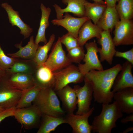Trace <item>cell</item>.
I'll return each mask as SVG.
<instances>
[{"instance_id": "f35d334b", "label": "cell", "mask_w": 133, "mask_h": 133, "mask_svg": "<svg viewBox=\"0 0 133 133\" xmlns=\"http://www.w3.org/2000/svg\"><path fill=\"white\" fill-rule=\"evenodd\" d=\"M5 75V71L0 68V79L3 77Z\"/></svg>"}, {"instance_id": "5bb4252c", "label": "cell", "mask_w": 133, "mask_h": 133, "mask_svg": "<svg viewBox=\"0 0 133 133\" xmlns=\"http://www.w3.org/2000/svg\"><path fill=\"white\" fill-rule=\"evenodd\" d=\"M133 65L127 61L123 63L112 87V90L114 93L125 88H133Z\"/></svg>"}, {"instance_id": "d590c367", "label": "cell", "mask_w": 133, "mask_h": 133, "mask_svg": "<svg viewBox=\"0 0 133 133\" xmlns=\"http://www.w3.org/2000/svg\"><path fill=\"white\" fill-rule=\"evenodd\" d=\"M129 121L132 123H133V113L129 114L128 116L120 120V122L123 124L127 123Z\"/></svg>"}, {"instance_id": "9c48e42d", "label": "cell", "mask_w": 133, "mask_h": 133, "mask_svg": "<svg viewBox=\"0 0 133 133\" xmlns=\"http://www.w3.org/2000/svg\"><path fill=\"white\" fill-rule=\"evenodd\" d=\"M113 39L115 46L133 44V21L120 20L115 26Z\"/></svg>"}, {"instance_id": "cb8c5ba5", "label": "cell", "mask_w": 133, "mask_h": 133, "mask_svg": "<svg viewBox=\"0 0 133 133\" xmlns=\"http://www.w3.org/2000/svg\"><path fill=\"white\" fill-rule=\"evenodd\" d=\"M40 9L41 16L40 25L34 41V43L37 45L40 42L45 44L48 42L46 37L45 31L49 25V18L51 11L50 8H46L43 3L41 4Z\"/></svg>"}, {"instance_id": "f546056e", "label": "cell", "mask_w": 133, "mask_h": 133, "mask_svg": "<svg viewBox=\"0 0 133 133\" xmlns=\"http://www.w3.org/2000/svg\"><path fill=\"white\" fill-rule=\"evenodd\" d=\"M115 7L120 20H131L133 17V0H119Z\"/></svg>"}, {"instance_id": "74e56055", "label": "cell", "mask_w": 133, "mask_h": 133, "mask_svg": "<svg viewBox=\"0 0 133 133\" xmlns=\"http://www.w3.org/2000/svg\"><path fill=\"white\" fill-rule=\"evenodd\" d=\"M133 130V126L129 127L123 131L122 132L120 133H127Z\"/></svg>"}, {"instance_id": "2e32d148", "label": "cell", "mask_w": 133, "mask_h": 133, "mask_svg": "<svg viewBox=\"0 0 133 133\" xmlns=\"http://www.w3.org/2000/svg\"><path fill=\"white\" fill-rule=\"evenodd\" d=\"M36 85L42 88L54 87L55 79L53 72L43 65L37 66L33 74Z\"/></svg>"}, {"instance_id": "44dd1931", "label": "cell", "mask_w": 133, "mask_h": 133, "mask_svg": "<svg viewBox=\"0 0 133 133\" xmlns=\"http://www.w3.org/2000/svg\"><path fill=\"white\" fill-rule=\"evenodd\" d=\"M58 96L68 113H73L76 109L77 100L75 90L68 85L57 91Z\"/></svg>"}, {"instance_id": "8d00e7d4", "label": "cell", "mask_w": 133, "mask_h": 133, "mask_svg": "<svg viewBox=\"0 0 133 133\" xmlns=\"http://www.w3.org/2000/svg\"><path fill=\"white\" fill-rule=\"evenodd\" d=\"M106 3L107 6L110 7H114L115 6L116 3L118 2L119 0H103Z\"/></svg>"}, {"instance_id": "6da1fadb", "label": "cell", "mask_w": 133, "mask_h": 133, "mask_svg": "<svg viewBox=\"0 0 133 133\" xmlns=\"http://www.w3.org/2000/svg\"><path fill=\"white\" fill-rule=\"evenodd\" d=\"M121 67L118 64L105 70H92L85 75L84 80L91 85L95 101L100 104L109 103L112 101L114 94L112 87Z\"/></svg>"}, {"instance_id": "e0dca14e", "label": "cell", "mask_w": 133, "mask_h": 133, "mask_svg": "<svg viewBox=\"0 0 133 133\" xmlns=\"http://www.w3.org/2000/svg\"><path fill=\"white\" fill-rule=\"evenodd\" d=\"M5 78L9 83L17 89L22 91L29 89L36 85L32 74L5 72Z\"/></svg>"}, {"instance_id": "30bf717a", "label": "cell", "mask_w": 133, "mask_h": 133, "mask_svg": "<svg viewBox=\"0 0 133 133\" xmlns=\"http://www.w3.org/2000/svg\"><path fill=\"white\" fill-rule=\"evenodd\" d=\"M92 107L87 113L82 115L74 114L73 113H68L65 118L66 123L72 127L74 133H90L92 126L89 124L88 119L94 110Z\"/></svg>"}, {"instance_id": "7402d4cb", "label": "cell", "mask_w": 133, "mask_h": 133, "mask_svg": "<svg viewBox=\"0 0 133 133\" xmlns=\"http://www.w3.org/2000/svg\"><path fill=\"white\" fill-rule=\"evenodd\" d=\"M115 6H107L97 25L102 30L112 31L119 20Z\"/></svg>"}, {"instance_id": "5b68a950", "label": "cell", "mask_w": 133, "mask_h": 133, "mask_svg": "<svg viewBox=\"0 0 133 133\" xmlns=\"http://www.w3.org/2000/svg\"><path fill=\"white\" fill-rule=\"evenodd\" d=\"M71 63L63 49L59 37L57 41L53 44L50 53L46 61L42 65L54 72L63 68Z\"/></svg>"}, {"instance_id": "d6a6232c", "label": "cell", "mask_w": 133, "mask_h": 133, "mask_svg": "<svg viewBox=\"0 0 133 133\" xmlns=\"http://www.w3.org/2000/svg\"><path fill=\"white\" fill-rule=\"evenodd\" d=\"M18 58L10 57L5 54L0 45V68L5 71L17 60Z\"/></svg>"}, {"instance_id": "60d3db41", "label": "cell", "mask_w": 133, "mask_h": 133, "mask_svg": "<svg viewBox=\"0 0 133 133\" xmlns=\"http://www.w3.org/2000/svg\"><path fill=\"white\" fill-rule=\"evenodd\" d=\"M5 109L0 106V112L4 110Z\"/></svg>"}, {"instance_id": "f1b7e54d", "label": "cell", "mask_w": 133, "mask_h": 133, "mask_svg": "<svg viewBox=\"0 0 133 133\" xmlns=\"http://www.w3.org/2000/svg\"><path fill=\"white\" fill-rule=\"evenodd\" d=\"M55 39V35L52 34L47 43L43 46H39L35 56L33 59L37 66L43 64L48 57V53L51 48Z\"/></svg>"}, {"instance_id": "1f68e13d", "label": "cell", "mask_w": 133, "mask_h": 133, "mask_svg": "<svg viewBox=\"0 0 133 133\" xmlns=\"http://www.w3.org/2000/svg\"><path fill=\"white\" fill-rule=\"evenodd\" d=\"M60 40L62 44L65 46L67 51L79 46L78 39L68 32L60 37Z\"/></svg>"}, {"instance_id": "7a4b0ae2", "label": "cell", "mask_w": 133, "mask_h": 133, "mask_svg": "<svg viewBox=\"0 0 133 133\" xmlns=\"http://www.w3.org/2000/svg\"><path fill=\"white\" fill-rule=\"evenodd\" d=\"M100 113L94 118L92 131L98 133H111L116 127V122L123 116L116 102L113 103H103Z\"/></svg>"}, {"instance_id": "7c38bea8", "label": "cell", "mask_w": 133, "mask_h": 133, "mask_svg": "<svg viewBox=\"0 0 133 133\" xmlns=\"http://www.w3.org/2000/svg\"><path fill=\"white\" fill-rule=\"evenodd\" d=\"M83 86H75L77 100L78 109L76 114L82 115L88 112L90 110V106L92 98L93 90L90 84L84 80Z\"/></svg>"}, {"instance_id": "ab89813d", "label": "cell", "mask_w": 133, "mask_h": 133, "mask_svg": "<svg viewBox=\"0 0 133 133\" xmlns=\"http://www.w3.org/2000/svg\"><path fill=\"white\" fill-rule=\"evenodd\" d=\"M94 2L99 3L103 4L106 5L105 2L103 0H92Z\"/></svg>"}, {"instance_id": "83f0119b", "label": "cell", "mask_w": 133, "mask_h": 133, "mask_svg": "<svg viewBox=\"0 0 133 133\" xmlns=\"http://www.w3.org/2000/svg\"><path fill=\"white\" fill-rule=\"evenodd\" d=\"M42 88L36 85L33 88L23 91L21 97L16 106L17 108L26 107L32 105Z\"/></svg>"}, {"instance_id": "4316f807", "label": "cell", "mask_w": 133, "mask_h": 133, "mask_svg": "<svg viewBox=\"0 0 133 133\" xmlns=\"http://www.w3.org/2000/svg\"><path fill=\"white\" fill-rule=\"evenodd\" d=\"M107 7L106 5L87 1L85 3V16L96 25Z\"/></svg>"}, {"instance_id": "8fae6325", "label": "cell", "mask_w": 133, "mask_h": 133, "mask_svg": "<svg viewBox=\"0 0 133 133\" xmlns=\"http://www.w3.org/2000/svg\"><path fill=\"white\" fill-rule=\"evenodd\" d=\"M109 30H103L100 37L98 39V43L101 46L99 52L101 62L106 61L111 65L116 51L115 45Z\"/></svg>"}, {"instance_id": "836d02e7", "label": "cell", "mask_w": 133, "mask_h": 133, "mask_svg": "<svg viewBox=\"0 0 133 133\" xmlns=\"http://www.w3.org/2000/svg\"><path fill=\"white\" fill-rule=\"evenodd\" d=\"M114 56L124 58L133 65V48L127 51L122 52L116 51Z\"/></svg>"}, {"instance_id": "d6986e66", "label": "cell", "mask_w": 133, "mask_h": 133, "mask_svg": "<svg viewBox=\"0 0 133 133\" xmlns=\"http://www.w3.org/2000/svg\"><path fill=\"white\" fill-rule=\"evenodd\" d=\"M1 6L7 12L9 22L12 26H16L19 28L20 30V33L24 35V39L28 37L33 32V29L22 20L18 12L14 10L7 3H2Z\"/></svg>"}, {"instance_id": "ba28073f", "label": "cell", "mask_w": 133, "mask_h": 133, "mask_svg": "<svg viewBox=\"0 0 133 133\" xmlns=\"http://www.w3.org/2000/svg\"><path fill=\"white\" fill-rule=\"evenodd\" d=\"M42 115L38 108L33 104L27 107L16 108L13 116L26 129H29L34 128L38 124Z\"/></svg>"}, {"instance_id": "52a82bcc", "label": "cell", "mask_w": 133, "mask_h": 133, "mask_svg": "<svg viewBox=\"0 0 133 133\" xmlns=\"http://www.w3.org/2000/svg\"><path fill=\"white\" fill-rule=\"evenodd\" d=\"M23 91L11 85L5 75L0 79V106L4 109L16 106Z\"/></svg>"}, {"instance_id": "484cf974", "label": "cell", "mask_w": 133, "mask_h": 133, "mask_svg": "<svg viewBox=\"0 0 133 133\" xmlns=\"http://www.w3.org/2000/svg\"><path fill=\"white\" fill-rule=\"evenodd\" d=\"M42 120L37 133H49L54 131L59 125L66 123L65 118L43 115Z\"/></svg>"}, {"instance_id": "ac0fdd59", "label": "cell", "mask_w": 133, "mask_h": 133, "mask_svg": "<svg viewBox=\"0 0 133 133\" xmlns=\"http://www.w3.org/2000/svg\"><path fill=\"white\" fill-rule=\"evenodd\" d=\"M113 98L123 113H133V88H125L114 93Z\"/></svg>"}, {"instance_id": "4dcf8cb0", "label": "cell", "mask_w": 133, "mask_h": 133, "mask_svg": "<svg viewBox=\"0 0 133 133\" xmlns=\"http://www.w3.org/2000/svg\"><path fill=\"white\" fill-rule=\"evenodd\" d=\"M68 51L67 56L72 63H80L85 54L83 46H80L74 48Z\"/></svg>"}, {"instance_id": "4fadbf2b", "label": "cell", "mask_w": 133, "mask_h": 133, "mask_svg": "<svg viewBox=\"0 0 133 133\" xmlns=\"http://www.w3.org/2000/svg\"><path fill=\"white\" fill-rule=\"evenodd\" d=\"M88 19V18L85 17H75L70 15L69 13L66 12L62 18L53 19L51 22L54 25L62 26L78 39L80 29L83 24Z\"/></svg>"}, {"instance_id": "8992f818", "label": "cell", "mask_w": 133, "mask_h": 133, "mask_svg": "<svg viewBox=\"0 0 133 133\" xmlns=\"http://www.w3.org/2000/svg\"><path fill=\"white\" fill-rule=\"evenodd\" d=\"M85 45L87 52L83 60L84 63H80L78 65L80 72L85 75L92 70H103V66L97 54L99 48L98 47L95 41L86 43Z\"/></svg>"}, {"instance_id": "d4e9b609", "label": "cell", "mask_w": 133, "mask_h": 133, "mask_svg": "<svg viewBox=\"0 0 133 133\" xmlns=\"http://www.w3.org/2000/svg\"><path fill=\"white\" fill-rule=\"evenodd\" d=\"M36 66L33 59L24 60L18 58L17 60L5 72L8 74L23 73L33 74Z\"/></svg>"}, {"instance_id": "603a6c76", "label": "cell", "mask_w": 133, "mask_h": 133, "mask_svg": "<svg viewBox=\"0 0 133 133\" xmlns=\"http://www.w3.org/2000/svg\"><path fill=\"white\" fill-rule=\"evenodd\" d=\"M22 42L15 45V47L19 49L17 52L13 53H9L7 55L14 58H22L25 59H33L34 57L39 46L34 43L33 36H31L27 44L25 46H22Z\"/></svg>"}, {"instance_id": "9a60e30c", "label": "cell", "mask_w": 133, "mask_h": 133, "mask_svg": "<svg viewBox=\"0 0 133 133\" xmlns=\"http://www.w3.org/2000/svg\"><path fill=\"white\" fill-rule=\"evenodd\" d=\"M87 1L86 0H62L63 3L67 4L66 7L64 9L55 3L53 6L56 12L57 19L62 18L64 14L66 12L72 13L79 17H84V4Z\"/></svg>"}, {"instance_id": "ffe728a7", "label": "cell", "mask_w": 133, "mask_h": 133, "mask_svg": "<svg viewBox=\"0 0 133 133\" xmlns=\"http://www.w3.org/2000/svg\"><path fill=\"white\" fill-rule=\"evenodd\" d=\"M102 31L97 25L93 23L91 20L88 19L83 24L79 30L78 41L79 45L83 47L89 40L95 37L99 38Z\"/></svg>"}, {"instance_id": "3957f363", "label": "cell", "mask_w": 133, "mask_h": 133, "mask_svg": "<svg viewBox=\"0 0 133 133\" xmlns=\"http://www.w3.org/2000/svg\"><path fill=\"white\" fill-rule=\"evenodd\" d=\"M33 103L38 108L42 115L59 117L65 114L56 94L52 88H42Z\"/></svg>"}, {"instance_id": "e575fe53", "label": "cell", "mask_w": 133, "mask_h": 133, "mask_svg": "<svg viewBox=\"0 0 133 133\" xmlns=\"http://www.w3.org/2000/svg\"><path fill=\"white\" fill-rule=\"evenodd\" d=\"M17 108L16 106L5 109L0 112V123L4 119L10 116H13L14 112Z\"/></svg>"}, {"instance_id": "277c9868", "label": "cell", "mask_w": 133, "mask_h": 133, "mask_svg": "<svg viewBox=\"0 0 133 133\" xmlns=\"http://www.w3.org/2000/svg\"><path fill=\"white\" fill-rule=\"evenodd\" d=\"M53 73L55 79L54 88L57 91L70 83H81L84 77V75L80 72L78 67L71 64Z\"/></svg>"}]
</instances>
